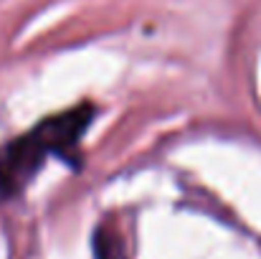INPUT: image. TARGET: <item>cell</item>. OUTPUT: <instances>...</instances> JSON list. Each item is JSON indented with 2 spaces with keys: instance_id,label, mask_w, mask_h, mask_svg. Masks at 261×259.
Returning a JSON list of instances; mask_svg holds the SVG:
<instances>
[{
  "instance_id": "obj_1",
  "label": "cell",
  "mask_w": 261,
  "mask_h": 259,
  "mask_svg": "<svg viewBox=\"0 0 261 259\" xmlns=\"http://www.w3.org/2000/svg\"><path fill=\"white\" fill-rule=\"evenodd\" d=\"M94 117L91 104H79L46 117L25 135L0 148V201L18 196L48 158H69Z\"/></svg>"
}]
</instances>
